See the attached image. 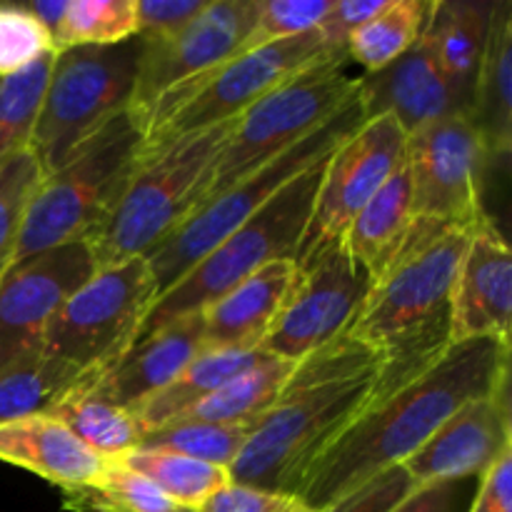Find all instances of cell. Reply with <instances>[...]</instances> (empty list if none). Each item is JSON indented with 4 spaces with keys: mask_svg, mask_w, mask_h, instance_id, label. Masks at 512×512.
Returning a JSON list of instances; mask_svg holds the SVG:
<instances>
[{
    "mask_svg": "<svg viewBox=\"0 0 512 512\" xmlns=\"http://www.w3.org/2000/svg\"><path fill=\"white\" fill-rule=\"evenodd\" d=\"M510 383V343L475 338L455 343L413 380L370 400L325 450L298 498L318 512L383 470L403 465L463 405Z\"/></svg>",
    "mask_w": 512,
    "mask_h": 512,
    "instance_id": "1",
    "label": "cell"
},
{
    "mask_svg": "<svg viewBox=\"0 0 512 512\" xmlns=\"http://www.w3.org/2000/svg\"><path fill=\"white\" fill-rule=\"evenodd\" d=\"M380 363L350 335L293 365L280 398L253 423L230 483L298 495L325 450L368 408Z\"/></svg>",
    "mask_w": 512,
    "mask_h": 512,
    "instance_id": "2",
    "label": "cell"
},
{
    "mask_svg": "<svg viewBox=\"0 0 512 512\" xmlns=\"http://www.w3.org/2000/svg\"><path fill=\"white\" fill-rule=\"evenodd\" d=\"M473 228L413 223L390 268L373 283L350 338L378 358L373 400L428 370L453 345V295Z\"/></svg>",
    "mask_w": 512,
    "mask_h": 512,
    "instance_id": "3",
    "label": "cell"
},
{
    "mask_svg": "<svg viewBox=\"0 0 512 512\" xmlns=\"http://www.w3.org/2000/svg\"><path fill=\"white\" fill-rule=\"evenodd\" d=\"M230 123L178 138L150 158L138 160L133 178L98 228L85 238L98 268L145 258L173 235L205 200Z\"/></svg>",
    "mask_w": 512,
    "mask_h": 512,
    "instance_id": "4",
    "label": "cell"
},
{
    "mask_svg": "<svg viewBox=\"0 0 512 512\" xmlns=\"http://www.w3.org/2000/svg\"><path fill=\"white\" fill-rule=\"evenodd\" d=\"M143 140L145 120L128 108L85 140L60 168L43 175L10 260L88 238L133 178Z\"/></svg>",
    "mask_w": 512,
    "mask_h": 512,
    "instance_id": "5",
    "label": "cell"
},
{
    "mask_svg": "<svg viewBox=\"0 0 512 512\" xmlns=\"http://www.w3.org/2000/svg\"><path fill=\"white\" fill-rule=\"evenodd\" d=\"M325 160L290 180L253 218L235 228L173 288L165 290L150 308L135 340L180 315L203 313L220 295L233 290L235 285L243 283L265 265L275 263V260H295L308 220L313 215L315 193H318L320 178H323Z\"/></svg>",
    "mask_w": 512,
    "mask_h": 512,
    "instance_id": "6",
    "label": "cell"
},
{
    "mask_svg": "<svg viewBox=\"0 0 512 512\" xmlns=\"http://www.w3.org/2000/svg\"><path fill=\"white\" fill-rule=\"evenodd\" d=\"M330 55L348 53H333L320 28H315L298 38L240 53L210 73L178 85L150 110L140 160L160 153L185 135L230 123L260 98L315 68Z\"/></svg>",
    "mask_w": 512,
    "mask_h": 512,
    "instance_id": "7",
    "label": "cell"
},
{
    "mask_svg": "<svg viewBox=\"0 0 512 512\" xmlns=\"http://www.w3.org/2000/svg\"><path fill=\"white\" fill-rule=\"evenodd\" d=\"M363 123V100H360V90H355L353 98L328 123L320 125L315 133H310L308 138L285 150L283 155L268 160L258 170L245 175L243 180L230 185L218 198L195 208L190 218L173 235H168L163 243L155 245L145 255L150 270H153L155 285H158V298L165 290L173 288L193 265H198L215 245L223 243L235 228H240L245 220L253 218L290 180L328 158Z\"/></svg>",
    "mask_w": 512,
    "mask_h": 512,
    "instance_id": "8",
    "label": "cell"
},
{
    "mask_svg": "<svg viewBox=\"0 0 512 512\" xmlns=\"http://www.w3.org/2000/svg\"><path fill=\"white\" fill-rule=\"evenodd\" d=\"M143 40L85 45L55 53L30 153L43 175L53 173L105 123L130 108L138 83Z\"/></svg>",
    "mask_w": 512,
    "mask_h": 512,
    "instance_id": "9",
    "label": "cell"
},
{
    "mask_svg": "<svg viewBox=\"0 0 512 512\" xmlns=\"http://www.w3.org/2000/svg\"><path fill=\"white\" fill-rule=\"evenodd\" d=\"M345 63L348 55H330L238 115L220 150L203 203L218 198L230 185L328 123L358 90V78L345 73Z\"/></svg>",
    "mask_w": 512,
    "mask_h": 512,
    "instance_id": "10",
    "label": "cell"
},
{
    "mask_svg": "<svg viewBox=\"0 0 512 512\" xmlns=\"http://www.w3.org/2000/svg\"><path fill=\"white\" fill-rule=\"evenodd\" d=\"M155 300L158 285L145 258L98 268L60 305L40 350L83 373L100 375L135 343Z\"/></svg>",
    "mask_w": 512,
    "mask_h": 512,
    "instance_id": "11",
    "label": "cell"
},
{
    "mask_svg": "<svg viewBox=\"0 0 512 512\" xmlns=\"http://www.w3.org/2000/svg\"><path fill=\"white\" fill-rule=\"evenodd\" d=\"M483 140L465 115L438 120L405 143L413 223L430 230L475 228L485 218Z\"/></svg>",
    "mask_w": 512,
    "mask_h": 512,
    "instance_id": "12",
    "label": "cell"
},
{
    "mask_svg": "<svg viewBox=\"0 0 512 512\" xmlns=\"http://www.w3.org/2000/svg\"><path fill=\"white\" fill-rule=\"evenodd\" d=\"M295 268L298 273L283 310L260 345V353L288 363H298L348 335L375 283L343 243L330 245Z\"/></svg>",
    "mask_w": 512,
    "mask_h": 512,
    "instance_id": "13",
    "label": "cell"
},
{
    "mask_svg": "<svg viewBox=\"0 0 512 512\" xmlns=\"http://www.w3.org/2000/svg\"><path fill=\"white\" fill-rule=\"evenodd\" d=\"M405 143L408 135L403 128L390 115H378L365 120L328 155L295 265L343 243L355 215L403 168Z\"/></svg>",
    "mask_w": 512,
    "mask_h": 512,
    "instance_id": "14",
    "label": "cell"
},
{
    "mask_svg": "<svg viewBox=\"0 0 512 512\" xmlns=\"http://www.w3.org/2000/svg\"><path fill=\"white\" fill-rule=\"evenodd\" d=\"M260 0H210L183 30L160 40H143L138 83L130 108L145 120L165 93L238 58L258 18Z\"/></svg>",
    "mask_w": 512,
    "mask_h": 512,
    "instance_id": "15",
    "label": "cell"
},
{
    "mask_svg": "<svg viewBox=\"0 0 512 512\" xmlns=\"http://www.w3.org/2000/svg\"><path fill=\"white\" fill-rule=\"evenodd\" d=\"M95 273L98 260L85 240L10 260L0 275V370L40 353L53 315Z\"/></svg>",
    "mask_w": 512,
    "mask_h": 512,
    "instance_id": "16",
    "label": "cell"
},
{
    "mask_svg": "<svg viewBox=\"0 0 512 512\" xmlns=\"http://www.w3.org/2000/svg\"><path fill=\"white\" fill-rule=\"evenodd\" d=\"M510 450L512 415L508 383L493 395L463 405L403 465L418 485L483 478Z\"/></svg>",
    "mask_w": 512,
    "mask_h": 512,
    "instance_id": "17",
    "label": "cell"
},
{
    "mask_svg": "<svg viewBox=\"0 0 512 512\" xmlns=\"http://www.w3.org/2000/svg\"><path fill=\"white\" fill-rule=\"evenodd\" d=\"M512 253L498 225L485 215L470 233L453 295V345L475 338L510 343Z\"/></svg>",
    "mask_w": 512,
    "mask_h": 512,
    "instance_id": "18",
    "label": "cell"
},
{
    "mask_svg": "<svg viewBox=\"0 0 512 512\" xmlns=\"http://www.w3.org/2000/svg\"><path fill=\"white\" fill-rule=\"evenodd\" d=\"M358 90L365 120L390 115L405 135L453 115L468 118L465 105L440 70L425 35L383 70L358 78Z\"/></svg>",
    "mask_w": 512,
    "mask_h": 512,
    "instance_id": "19",
    "label": "cell"
},
{
    "mask_svg": "<svg viewBox=\"0 0 512 512\" xmlns=\"http://www.w3.org/2000/svg\"><path fill=\"white\" fill-rule=\"evenodd\" d=\"M205 350L203 313L180 315L135 340L110 368L88 383L90 393L118 408L135 410L170 385Z\"/></svg>",
    "mask_w": 512,
    "mask_h": 512,
    "instance_id": "20",
    "label": "cell"
},
{
    "mask_svg": "<svg viewBox=\"0 0 512 512\" xmlns=\"http://www.w3.org/2000/svg\"><path fill=\"white\" fill-rule=\"evenodd\" d=\"M295 273V260H275L210 303L203 310L205 348L260 350L283 310Z\"/></svg>",
    "mask_w": 512,
    "mask_h": 512,
    "instance_id": "21",
    "label": "cell"
},
{
    "mask_svg": "<svg viewBox=\"0 0 512 512\" xmlns=\"http://www.w3.org/2000/svg\"><path fill=\"white\" fill-rule=\"evenodd\" d=\"M0 463L30 470L60 490H75L98 483L110 460L85 448L50 415H30L0 425Z\"/></svg>",
    "mask_w": 512,
    "mask_h": 512,
    "instance_id": "22",
    "label": "cell"
},
{
    "mask_svg": "<svg viewBox=\"0 0 512 512\" xmlns=\"http://www.w3.org/2000/svg\"><path fill=\"white\" fill-rule=\"evenodd\" d=\"M470 123L483 140L488 163H508L512 145V3L498 0L488 43L475 75Z\"/></svg>",
    "mask_w": 512,
    "mask_h": 512,
    "instance_id": "23",
    "label": "cell"
},
{
    "mask_svg": "<svg viewBox=\"0 0 512 512\" xmlns=\"http://www.w3.org/2000/svg\"><path fill=\"white\" fill-rule=\"evenodd\" d=\"M493 8L495 3L490 0H433L423 33L440 70L465 105L468 120Z\"/></svg>",
    "mask_w": 512,
    "mask_h": 512,
    "instance_id": "24",
    "label": "cell"
},
{
    "mask_svg": "<svg viewBox=\"0 0 512 512\" xmlns=\"http://www.w3.org/2000/svg\"><path fill=\"white\" fill-rule=\"evenodd\" d=\"M410 228H413V203H410L408 170L403 163V168L355 215L345 230L343 245L378 280L400 255Z\"/></svg>",
    "mask_w": 512,
    "mask_h": 512,
    "instance_id": "25",
    "label": "cell"
},
{
    "mask_svg": "<svg viewBox=\"0 0 512 512\" xmlns=\"http://www.w3.org/2000/svg\"><path fill=\"white\" fill-rule=\"evenodd\" d=\"M265 353L253 350V353H240V350H208L195 355L170 385H165L160 393L145 400L143 405L133 410L135 418L143 423L145 430L168 425L170 420L188 413L193 405L213 395L215 390L223 388L240 373L253 368Z\"/></svg>",
    "mask_w": 512,
    "mask_h": 512,
    "instance_id": "26",
    "label": "cell"
},
{
    "mask_svg": "<svg viewBox=\"0 0 512 512\" xmlns=\"http://www.w3.org/2000/svg\"><path fill=\"white\" fill-rule=\"evenodd\" d=\"M95 375L83 373L48 353H33L0 370V425L10 420L48 415L73 390Z\"/></svg>",
    "mask_w": 512,
    "mask_h": 512,
    "instance_id": "27",
    "label": "cell"
},
{
    "mask_svg": "<svg viewBox=\"0 0 512 512\" xmlns=\"http://www.w3.org/2000/svg\"><path fill=\"white\" fill-rule=\"evenodd\" d=\"M88 383L60 400L48 413L50 418L63 423L85 448L108 460L138 448L145 435L143 423L135 418L133 410L118 408V405L90 393Z\"/></svg>",
    "mask_w": 512,
    "mask_h": 512,
    "instance_id": "28",
    "label": "cell"
},
{
    "mask_svg": "<svg viewBox=\"0 0 512 512\" xmlns=\"http://www.w3.org/2000/svg\"><path fill=\"white\" fill-rule=\"evenodd\" d=\"M293 365L288 360L273 358V355H263L253 368L240 373L223 388L215 390L205 400L183 413L180 418L170 420H193V423H250L258 420L275 400L283 393L285 383H288Z\"/></svg>",
    "mask_w": 512,
    "mask_h": 512,
    "instance_id": "29",
    "label": "cell"
},
{
    "mask_svg": "<svg viewBox=\"0 0 512 512\" xmlns=\"http://www.w3.org/2000/svg\"><path fill=\"white\" fill-rule=\"evenodd\" d=\"M433 0H385L383 8L365 20L348 40V60L375 73L408 53L428 25Z\"/></svg>",
    "mask_w": 512,
    "mask_h": 512,
    "instance_id": "30",
    "label": "cell"
},
{
    "mask_svg": "<svg viewBox=\"0 0 512 512\" xmlns=\"http://www.w3.org/2000/svg\"><path fill=\"white\" fill-rule=\"evenodd\" d=\"M113 460L148 478L173 503L188 510H198L205 500H210L218 490L230 485V470L203 463V460L185 458L178 453H165V450L135 448Z\"/></svg>",
    "mask_w": 512,
    "mask_h": 512,
    "instance_id": "31",
    "label": "cell"
},
{
    "mask_svg": "<svg viewBox=\"0 0 512 512\" xmlns=\"http://www.w3.org/2000/svg\"><path fill=\"white\" fill-rule=\"evenodd\" d=\"M63 498L73 512H195L173 503L158 485L118 460H110L98 483L63 490Z\"/></svg>",
    "mask_w": 512,
    "mask_h": 512,
    "instance_id": "32",
    "label": "cell"
},
{
    "mask_svg": "<svg viewBox=\"0 0 512 512\" xmlns=\"http://www.w3.org/2000/svg\"><path fill=\"white\" fill-rule=\"evenodd\" d=\"M253 423L255 420H250V423H193V420H178V423L145 430L138 448L178 453L185 455V458L203 460V463L230 470L235 460H238L250 430H253Z\"/></svg>",
    "mask_w": 512,
    "mask_h": 512,
    "instance_id": "33",
    "label": "cell"
},
{
    "mask_svg": "<svg viewBox=\"0 0 512 512\" xmlns=\"http://www.w3.org/2000/svg\"><path fill=\"white\" fill-rule=\"evenodd\" d=\"M53 60L55 53H50L30 68L0 78V160L30 148Z\"/></svg>",
    "mask_w": 512,
    "mask_h": 512,
    "instance_id": "34",
    "label": "cell"
},
{
    "mask_svg": "<svg viewBox=\"0 0 512 512\" xmlns=\"http://www.w3.org/2000/svg\"><path fill=\"white\" fill-rule=\"evenodd\" d=\"M138 35L135 0H70L53 38L55 53L85 45H115Z\"/></svg>",
    "mask_w": 512,
    "mask_h": 512,
    "instance_id": "35",
    "label": "cell"
},
{
    "mask_svg": "<svg viewBox=\"0 0 512 512\" xmlns=\"http://www.w3.org/2000/svg\"><path fill=\"white\" fill-rule=\"evenodd\" d=\"M40 180H43V170L30 148L10 153L0 160V263L13 258L25 210Z\"/></svg>",
    "mask_w": 512,
    "mask_h": 512,
    "instance_id": "36",
    "label": "cell"
},
{
    "mask_svg": "<svg viewBox=\"0 0 512 512\" xmlns=\"http://www.w3.org/2000/svg\"><path fill=\"white\" fill-rule=\"evenodd\" d=\"M330 5L333 0H260L258 18L248 33L243 53L320 28Z\"/></svg>",
    "mask_w": 512,
    "mask_h": 512,
    "instance_id": "37",
    "label": "cell"
},
{
    "mask_svg": "<svg viewBox=\"0 0 512 512\" xmlns=\"http://www.w3.org/2000/svg\"><path fill=\"white\" fill-rule=\"evenodd\" d=\"M50 53H55L53 38L28 8L0 3V78L20 73Z\"/></svg>",
    "mask_w": 512,
    "mask_h": 512,
    "instance_id": "38",
    "label": "cell"
},
{
    "mask_svg": "<svg viewBox=\"0 0 512 512\" xmlns=\"http://www.w3.org/2000/svg\"><path fill=\"white\" fill-rule=\"evenodd\" d=\"M415 488H418V483L410 478L405 465H395V468L373 475L363 485H358L348 495L318 512H390Z\"/></svg>",
    "mask_w": 512,
    "mask_h": 512,
    "instance_id": "39",
    "label": "cell"
},
{
    "mask_svg": "<svg viewBox=\"0 0 512 512\" xmlns=\"http://www.w3.org/2000/svg\"><path fill=\"white\" fill-rule=\"evenodd\" d=\"M210 0H135L140 40H160L198 18Z\"/></svg>",
    "mask_w": 512,
    "mask_h": 512,
    "instance_id": "40",
    "label": "cell"
},
{
    "mask_svg": "<svg viewBox=\"0 0 512 512\" xmlns=\"http://www.w3.org/2000/svg\"><path fill=\"white\" fill-rule=\"evenodd\" d=\"M195 512H313L298 495L270 493V490L248 488L230 483L205 500Z\"/></svg>",
    "mask_w": 512,
    "mask_h": 512,
    "instance_id": "41",
    "label": "cell"
},
{
    "mask_svg": "<svg viewBox=\"0 0 512 512\" xmlns=\"http://www.w3.org/2000/svg\"><path fill=\"white\" fill-rule=\"evenodd\" d=\"M480 478L438 480L418 485L390 512H468L478 493Z\"/></svg>",
    "mask_w": 512,
    "mask_h": 512,
    "instance_id": "42",
    "label": "cell"
},
{
    "mask_svg": "<svg viewBox=\"0 0 512 512\" xmlns=\"http://www.w3.org/2000/svg\"><path fill=\"white\" fill-rule=\"evenodd\" d=\"M385 0H333L328 15L320 23L325 43L333 53H348V40L365 20L373 18Z\"/></svg>",
    "mask_w": 512,
    "mask_h": 512,
    "instance_id": "43",
    "label": "cell"
},
{
    "mask_svg": "<svg viewBox=\"0 0 512 512\" xmlns=\"http://www.w3.org/2000/svg\"><path fill=\"white\" fill-rule=\"evenodd\" d=\"M468 512H512V450L480 478Z\"/></svg>",
    "mask_w": 512,
    "mask_h": 512,
    "instance_id": "44",
    "label": "cell"
},
{
    "mask_svg": "<svg viewBox=\"0 0 512 512\" xmlns=\"http://www.w3.org/2000/svg\"><path fill=\"white\" fill-rule=\"evenodd\" d=\"M70 0H35V3H25L28 13L48 30L50 38H55L60 23L65 18V10H68Z\"/></svg>",
    "mask_w": 512,
    "mask_h": 512,
    "instance_id": "45",
    "label": "cell"
},
{
    "mask_svg": "<svg viewBox=\"0 0 512 512\" xmlns=\"http://www.w3.org/2000/svg\"><path fill=\"white\" fill-rule=\"evenodd\" d=\"M8 263H10V260H3V263H0V275H3V270L8 268Z\"/></svg>",
    "mask_w": 512,
    "mask_h": 512,
    "instance_id": "46",
    "label": "cell"
}]
</instances>
